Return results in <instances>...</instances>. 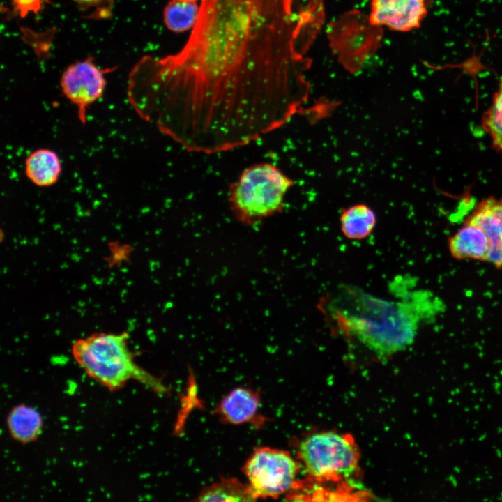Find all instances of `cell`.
Wrapping results in <instances>:
<instances>
[{
  "mask_svg": "<svg viewBox=\"0 0 502 502\" xmlns=\"http://www.w3.org/2000/svg\"><path fill=\"white\" fill-rule=\"evenodd\" d=\"M482 126L492 139V146L502 153V77L490 107L482 118Z\"/></svg>",
  "mask_w": 502,
  "mask_h": 502,
  "instance_id": "obj_17",
  "label": "cell"
},
{
  "mask_svg": "<svg viewBox=\"0 0 502 502\" xmlns=\"http://www.w3.org/2000/svg\"><path fill=\"white\" fill-rule=\"evenodd\" d=\"M199 12L197 1L171 0L163 10V21L166 27L174 33L191 30L195 26Z\"/></svg>",
  "mask_w": 502,
  "mask_h": 502,
  "instance_id": "obj_16",
  "label": "cell"
},
{
  "mask_svg": "<svg viewBox=\"0 0 502 502\" xmlns=\"http://www.w3.org/2000/svg\"><path fill=\"white\" fill-rule=\"evenodd\" d=\"M450 252L459 260L487 261L489 252L488 238L482 229L464 222L448 241Z\"/></svg>",
  "mask_w": 502,
  "mask_h": 502,
  "instance_id": "obj_11",
  "label": "cell"
},
{
  "mask_svg": "<svg viewBox=\"0 0 502 502\" xmlns=\"http://www.w3.org/2000/svg\"><path fill=\"white\" fill-rule=\"evenodd\" d=\"M397 282V300L342 284L320 298L317 307L334 333L386 358L411 345L418 329L434 322L446 310L444 302L433 292L416 289L413 278Z\"/></svg>",
  "mask_w": 502,
  "mask_h": 502,
  "instance_id": "obj_2",
  "label": "cell"
},
{
  "mask_svg": "<svg viewBox=\"0 0 502 502\" xmlns=\"http://www.w3.org/2000/svg\"><path fill=\"white\" fill-rule=\"evenodd\" d=\"M199 501H253L257 500L248 483L235 478H223L205 487L196 499Z\"/></svg>",
  "mask_w": 502,
  "mask_h": 502,
  "instance_id": "obj_15",
  "label": "cell"
},
{
  "mask_svg": "<svg viewBox=\"0 0 502 502\" xmlns=\"http://www.w3.org/2000/svg\"><path fill=\"white\" fill-rule=\"evenodd\" d=\"M465 222L483 230L489 243L487 262L502 268V198L489 197L482 200Z\"/></svg>",
  "mask_w": 502,
  "mask_h": 502,
  "instance_id": "obj_10",
  "label": "cell"
},
{
  "mask_svg": "<svg viewBox=\"0 0 502 502\" xmlns=\"http://www.w3.org/2000/svg\"><path fill=\"white\" fill-rule=\"evenodd\" d=\"M259 393L250 388L238 387L218 403L215 413L223 423L230 425L252 424L261 426L265 418L261 414Z\"/></svg>",
  "mask_w": 502,
  "mask_h": 502,
  "instance_id": "obj_9",
  "label": "cell"
},
{
  "mask_svg": "<svg viewBox=\"0 0 502 502\" xmlns=\"http://www.w3.org/2000/svg\"><path fill=\"white\" fill-rule=\"evenodd\" d=\"M60 159L52 150L40 149L31 153L25 160V174L36 185L48 187L58 181L61 172Z\"/></svg>",
  "mask_w": 502,
  "mask_h": 502,
  "instance_id": "obj_12",
  "label": "cell"
},
{
  "mask_svg": "<svg viewBox=\"0 0 502 502\" xmlns=\"http://www.w3.org/2000/svg\"><path fill=\"white\" fill-rule=\"evenodd\" d=\"M6 423L12 438L24 444L36 441L43 429V418L39 411L24 404L12 408Z\"/></svg>",
  "mask_w": 502,
  "mask_h": 502,
  "instance_id": "obj_13",
  "label": "cell"
},
{
  "mask_svg": "<svg viewBox=\"0 0 502 502\" xmlns=\"http://www.w3.org/2000/svg\"><path fill=\"white\" fill-rule=\"evenodd\" d=\"M128 337L126 332L94 333L76 340L72 354L91 378L111 391L135 380L156 393L168 392L160 379L136 363Z\"/></svg>",
  "mask_w": 502,
  "mask_h": 502,
  "instance_id": "obj_3",
  "label": "cell"
},
{
  "mask_svg": "<svg viewBox=\"0 0 502 502\" xmlns=\"http://www.w3.org/2000/svg\"><path fill=\"white\" fill-rule=\"evenodd\" d=\"M47 0H11L14 11L24 17L29 13H36Z\"/></svg>",
  "mask_w": 502,
  "mask_h": 502,
  "instance_id": "obj_19",
  "label": "cell"
},
{
  "mask_svg": "<svg viewBox=\"0 0 502 502\" xmlns=\"http://www.w3.org/2000/svg\"><path fill=\"white\" fill-rule=\"evenodd\" d=\"M428 13L427 0H371L370 22L407 32L420 26Z\"/></svg>",
  "mask_w": 502,
  "mask_h": 502,
  "instance_id": "obj_8",
  "label": "cell"
},
{
  "mask_svg": "<svg viewBox=\"0 0 502 502\" xmlns=\"http://www.w3.org/2000/svg\"><path fill=\"white\" fill-rule=\"evenodd\" d=\"M377 223L374 210L365 204H357L344 208L340 216V230L351 241H362L369 237Z\"/></svg>",
  "mask_w": 502,
  "mask_h": 502,
  "instance_id": "obj_14",
  "label": "cell"
},
{
  "mask_svg": "<svg viewBox=\"0 0 502 502\" xmlns=\"http://www.w3.org/2000/svg\"><path fill=\"white\" fill-rule=\"evenodd\" d=\"M105 71L89 57L68 66L62 73L60 85L63 95L77 109L82 123L86 121L89 106L99 100L107 85Z\"/></svg>",
  "mask_w": 502,
  "mask_h": 502,
  "instance_id": "obj_7",
  "label": "cell"
},
{
  "mask_svg": "<svg viewBox=\"0 0 502 502\" xmlns=\"http://www.w3.org/2000/svg\"><path fill=\"white\" fill-rule=\"evenodd\" d=\"M294 0H201L184 45L146 56L128 97L137 114L189 151L249 144L293 114L301 96Z\"/></svg>",
  "mask_w": 502,
  "mask_h": 502,
  "instance_id": "obj_1",
  "label": "cell"
},
{
  "mask_svg": "<svg viewBox=\"0 0 502 502\" xmlns=\"http://www.w3.org/2000/svg\"><path fill=\"white\" fill-rule=\"evenodd\" d=\"M255 498H275L296 488L298 465L288 452L260 447L243 468Z\"/></svg>",
  "mask_w": 502,
  "mask_h": 502,
  "instance_id": "obj_6",
  "label": "cell"
},
{
  "mask_svg": "<svg viewBox=\"0 0 502 502\" xmlns=\"http://www.w3.org/2000/svg\"><path fill=\"white\" fill-rule=\"evenodd\" d=\"M306 471L317 478L348 477L358 469L359 452L349 435L325 432L305 439L298 448Z\"/></svg>",
  "mask_w": 502,
  "mask_h": 502,
  "instance_id": "obj_5",
  "label": "cell"
},
{
  "mask_svg": "<svg viewBox=\"0 0 502 502\" xmlns=\"http://www.w3.org/2000/svg\"><path fill=\"white\" fill-rule=\"evenodd\" d=\"M188 1H197L198 0H188Z\"/></svg>",
  "mask_w": 502,
  "mask_h": 502,
  "instance_id": "obj_20",
  "label": "cell"
},
{
  "mask_svg": "<svg viewBox=\"0 0 502 502\" xmlns=\"http://www.w3.org/2000/svg\"><path fill=\"white\" fill-rule=\"evenodd\" d=\"M85 17L105 19L112 16L114 0H73Z\"/></svg>",
  "mask_w": 502,
  "mask_h": 502,
  "instance_id": "obj_18",
  "label": "cell"
},
{
  "mask_svg": "<svg viewBox=\"0 0 502 502\" xmlns=\"http://www.w3.org/2000/svg\"><path fill=\"white\" fill-rule=\"evenodd\" d=\"M293 184L274 165L254 164L229 186L231 211L238 222L250 226L257 224L282 211L285 195Z\"/></svg>",
  "mask_w": 502,
  "mask_h": 502,
  "instance_id": "obj_4",
  "label": "cell"
}]
</instances>
